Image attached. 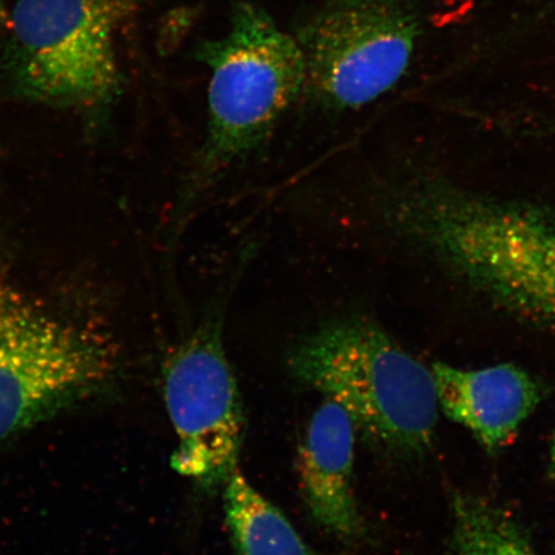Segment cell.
I'll use <instances>...</instances> for the list:
<instances>
[{"instance_id": "obj_1", "label": "cell", "mask_w": 555, "mask_h": 555, "mask_svg": "<svg viewBox=\"0 0 555 555\" xmlns=\"http://www.w3.org/2000/svg\"><path fill=\"white\" fill-rule=\"evenodd\" d=\"M395 231L498 308L555 332V211L415 182L385 203Z\"/></svg>"}, {"instance_id": "obj_2", "label": "cell", "mask_w": 555, "mask_h": 555, "mask_svg": "<svg viewBox=\"0 0 555 555\" xmlns=\"http://www.w3.org/2000/svg\"><path fill=\"white\" fill-rule=\"evenodd\" d=\"M196 59L210 68L211 79L205 141L180 196L183 214L262 147L307 88L295 35L249 2L234 4L227 34L203 41Z\"/></svg>"}, {"instance_id": "obj_3", "label": "cell", "mask_w": 555, "mask_h": 555, "mask_svg": "<svg viewBox=\"0 0 555 555\" xmlns=\"http://www.w3.org/2000/svg\"><path fill=\"white\" fill-rule=\"evenodd\" d=\"M291 374L341 405L372 446L399 460L433 449L439 401L431 370L372 319L323 325L291 347Z\"/></svg>"}, {"instance_id": "obj_4", "label": "cell", "mask_w": 555, "mask_h": 555, "mask_svg": "<svg viewBox=\"0 0 555 555\" xmlns=\"http://www.w3.org/2000/svg\"><path fill=\"white\" fill-rule=\"evenodd\" d=\"M133 0H17L4 67L13 89L55 107L95 109L120 92L115 34Z\"/></svg>"}, {"instance_id": "obj_5", "label": "cell", "mask_w": 555, "mask_h": 555, "mask_svg": "<svg viewBox=\"0 0 555 555\" xmlns=\"http://www.w3.org/2000/svg\"><path fill=\"white\" fill-rule=\"evenodd\" d=\"M115 371L101 337L35 309L0 278V442L95 398Z\"/></svg>"}, {"instance_id": "obj_6", "label": "cell", "mask_w": 555, "mask_h": 555, "mask_svg": "<svg viewBox=\"0 0 555 555\" xmlns=\"http://www.w3.org/2000/svg\"><path fill=\"white\" fill-rule=\"evenodd\" d=\"M307 88L322 107L359 109L398 85L418 25L401 0H330L294 34Z\"/></svg>"}, {"instance_id": "obj_7", "label": "cell", "mask_w": 555, "mask_h": 555, "mask_svg": "<svg viewBox=\"0 0 555 555\" xmlns=\"http://www.w3.org/2000/svg\"><path fill=\"white\" fill-rule=\"evenodd\" d=\"M227 298L214 301L164 372L165 404L179 441L171 467L206 491L224 488L238 469L246 429L237 379L224 350Z\"/></svg>"}, {"instance_id": "obj_8", "label": "cell", "mask_w": 555, "mask_h": 555, "mask_svg": "<svg viewBox=\"0 0 555 555\" xmlns=\"http://www.w3.org/2000/svg\"><path fill=\"white\" fill-rule=\"evenodd\" d=\"M356 423L337 402L325 398L311 415L298 451L300 491L310 517L344 543L365 533L353 491Z\"/></svg>"}, {"instance_id": "obj_9", "label": "cell", "mask_w": 555, "mask_h": 555, "mask_svg": "<svg viewBox=\"0 0 555 555\" xmlns=\"http://www.w3.org/2000/svg\"><path fill=\"white\" fill-rule=\"evenodd\" d=\"M431 371L443 414L489 453L511 442L543 399L539 382L513 364L467 371L435 363Z\"/></svg>"}, {"instance_id": "obj_10", "label": "cell", "mask_w": 555, "mask_h": 555, "mask_svg": "<svg viewBox=\"0 0 555 555\" xmlns=\"http://www.w3.org/2000/svg\"><path fill=\"white\" fill-rule=\"evenodd\" d=\"M224 513L234 555H324L238 469L224 485Z\"/></svg>"}, {"instance_id": "obj_11", "label": "cell", "mask_w": 555, "mask_h": 555, "mask_svg": "<svg viewBox=\"0 0 555 555\" xmlns=\"http://www.w3.org/2000/svg\"><path fill=\"white\" fill-rule=\"evenodd\" d=\"M451 509L454 555H538L515 517L489 499L455 492Z\"/></svg>"}, {"instance_id": "obj_12", "label": "cell", "mask_w": 555, "mask_h": 555, "mask_svg": "<svg viewBox=\"0 0 555 555\" xmlns=\"http://www.w3.org/2000/svg\"><path fill=\"white\" fill-rule=\"evenodd\" d=\"M547 475L555 481V434L553 437L552 448H551V457H550V468H547Z\"/></svg>"}, {"instance_id": "obj_13", "label": "cell", "mask_w": 555, "mask_h": 555, "mask_svg": "<svg viewBox=\"0 0 555 555\" xmlns=\"http://www.w3.org/2000/svg\"><path fill=\"white\" fill-rule=\"evenodd\" d=\"M7 23H9V16H7L4 0H0V26H4Z\"/></svg>"}]
</instances>
